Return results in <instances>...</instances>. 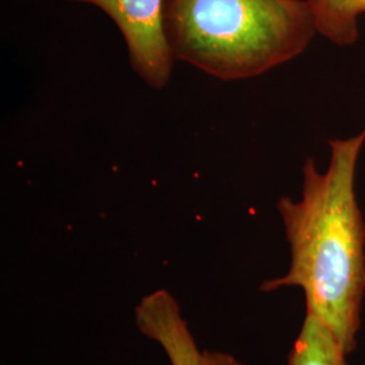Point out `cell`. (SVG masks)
Wrapping results in <instances>:
<instances>
[{"mask_svg":"<svg viewBox=\"0 0 365 365\" xmlns=\"http://www.w3.org/2000/svg\"><path fill=\"white\" fill-rule=\"evenodd\" d=\"M364 143L365 129L330 141L324 173L314 158L306 160L302 199L283 196L277 202L289 244V268L260 288L265 292L300 288L306 313L327 325L348 354L356 349L365 295V223L354 188Z\"/></svg>","mask_w":365,"mask_h":365,"instance_id":"1","label":"cell"},{"mask_svg":"<svg viewBox=\"0 0 365 365\" xmlns=\"http://www.w3.org/2000/svg\"><path fill=\"white\" fill-rule=\"evenodd\" d=\"M163 19L175 61L222 81L286 64L318 33L307 0H164Z\"/></svg>","mask_w":365,"mask_h":365,"instance_id":"2","label":"cell"},{"mask_svg":"<svg viewBox=\"0 0 365 365\" xmlns=\"http://www.w3.org/2000/svg\"><path fill=\"white\" fill-rule=\"evenodd\" d=\"M107 14L125 39L133 71L152 88L170 83L173 56L164 33V0H69Z\"/></svg>","mask_w":365,"mask_h":365,"instance_id":"3","label":"cell"},{"mask_svg":"<svg viewBox=\"0 0 365 365\" xmlns=\"http://www.w3.org/2000/svg\"><path fill=\"white\" fill-rule=\"evenodd\" d=\"M134 315L138 330L156 342L170 365H244L232 354L200 349L178 300L167 289L140 300Z\"/></svg>","mask_w":365,"mask_h":365,"instance_id":"4","label":"cell"},{"mask_svg":"<svg viewBox=\"0 0 365 365\" xmlns=\"http://www.w3.org/2000/svg\"><path fill=\"white\" fill-rule=\"evenodd\" d=\"M346 356L327 325L314 314L306 313L299 334L288 353L287 365H346Z\"/></svg>","mask_w":365,"mask_h":365,"instance_id":"5","label":"cell"},{"mask_svg":"<svg viewBox=\"0 0 365 365\" xmlns=\"http://www.w3.org/2000/svg\"><path fill=\"white\" fill-rule=\"evenodd\" d=\"M317 31L339 46H351L359 39V16L365 14V0H307Z\"/></svg>","mask_w":365,"mask_h":365,"instance_id":"6","label":"cell"}]
</instances>
